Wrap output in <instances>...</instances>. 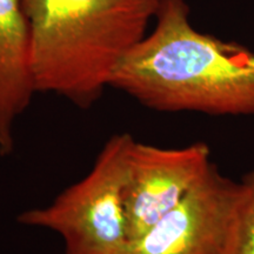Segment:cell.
Masks as SVG:
<instances>
[{"instance_id": "6da1fadb", "label": "cell", "mask_w": 254, "mask_h": 254, "mask_svg": "<svg viewBox=\"0 0 254 254\" xmlns=\"http://www.w3.org/2000/svg\"><path fill=\"white\" fill-rule=\"evenodd\" d=\"M185 0H161L155 26L124 57L110 87L158 112L254 116V52L196 30Z\"/></svg>"}, {"instance_id": "7a4b0ae2", "label": "cell", "mask_w": 254, "mask_h": 254, "mask_svg": "<svg viewBox=\"0 0 254 254\" xmlns=\"http://www.w3.org/2000/svg\"><path fill=\"white\" fill-rule=\"evenodd\" d=\"M30 28L37 92L90 109L146 37L161 0H19Z\"/></svg>"}, {"instance_id": "3957f363", "label": "cell", "mask_w": 254, "mask_h": 254, "mask_svg": "<svg viewBox=\"0 0 254 254\" xmlns=\"http://www.w3.org/2000/svg\"><path fill=\"white\" fill-rule=\"evenodd\" d=\"M133 139L129 133L113 134L86 176L51 204L21 212L17 221L58 234L63 254H122L128 243L123 192Z\"/></svg>"}, {"instance_id": "277c9868", "label": "cell", "mask_w": 254, "mask_h": 254, "mask_svg": "<svg viewBox=\"0 0 254 254\" xmlns=\"http://www.w3.org/2000/svg\"><path fill=\"white\" fill-rule=\"evenodd\" d=\"M212 166L205 142L163 148L133 139L123 192L128 241L138 239L173 211Z\"/></svg>"}, {"instance_id": "5b68a950", "label": "cell", "mask_w": 254, "mask_h": 254, "mask_svg": "<svg viewBox=\"0 0 254 254\" xmlns=\"http://www.w3.org/2000/svg\"><path fill=\"white\" fill-rule=\"evenodd\" d=\"M239 182L213 166L173 211L122 254H226L239 199Z\"/></svg>"}, {"instance_id": "8992f818", "label": "cell", "mask_w": 254, "mask_h": 254, "mask_svg": "<svg viewBox=\"0 0 254 254\" xmlns=\"http://www.w3.org/2000/svg\"><path fill=\"white\" fill-rule=\"evenodd\" d=\"M38 93L30 28L19 0H0V157L14 151L15 126Z\"/></svg>"}, {"instance_id": "52a82bcc", "label": "cell", "mask_w": 254, "mask_h": 254, "mask_svg": "<svg viewBox=\"0 0 254 254\" xmlns=\"http://www.w3.org/2000/svg\"><path fill=\"white\" fill-rule=\"evenodd\" d=\"M239 186L226 254H254V170L241 178Z\"/></svg>"}]
</instances>
